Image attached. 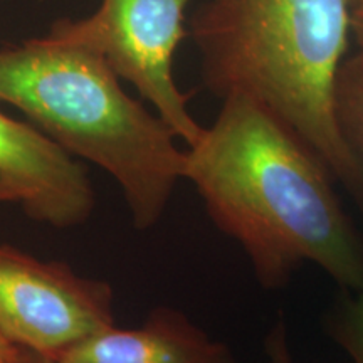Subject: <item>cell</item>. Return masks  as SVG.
Segmentation results:
<instances>
[{
    "instance_id": "1",
    "label": "cell",
    "mask_w": 363,
    "mask_h": 363,
    "mask_svg": "<svg viewBox=\"0 0 363 363\" xmlns=\"http://www.w3.org/2000/svg\"><path fill=\"white\" fill-rule=\"evenodd\" d=\"M184 180L214 224L247 254L264 288L305 262L363 291V240L316 153L251 98H222L216 121L185 152Z\"/></svg>"
},
{
    "instance_id": "6",
    "label": "cell",
    "mask_w": 363,
    "mask_h": 363,
    "mask_svg": "<svg viewBox=\"0 0 363 363\" xmlns=\"http://www.w3.org/2000/svg\"><path fill=\"white\" fill-rule=\"evenodd\" d=\"M0 177L30 219L67 229L93 214L94 190L84 167L34 125L2 111Z\"/></svg>"
},
{
    "instance_id": "14",
    "label": "cell",
    "mask_w": 363,
    "mask_h": 363,
    "mask_svg": "<svg viewBox=\"0 0 363 363\" xmlns=\"http://www.w3.org/2000/svg\"><path fill=\"white\" fill-rule=\"evenodd\" d=\"M4 202H17V194L16 190L0 177V203Z\"/></svg>"
},
{
    "instance_id": "9",
    "label": "cell",
    "mask_w": 363,
    "mask_h": 363,
    "mask_svg": "<svg viewBox=\"0 0 363 363\" xmlns=\"http://www.w3.org/2000/svg\"><path fill=\"white\" fill-rule=\"evenodd\" d=\"M345 291L328 316L326 330L353 363H363V291Z\"/></svg>"
},
{
    "instance_id": "10",
    "label": "cell",
    "mask_w": 363,
    "mask_h": 363,
    "mask_svg": "<svg viewBox=\"0 0 363 363\" xmlns=\"http://www.w3.org/2000/svg\"><path fill=\"white\" fill-rule=\"evenodd\" d=\"M266 353L269 363H294L288 342V330L283 320L272 326L266 338Z\"/></svg>"
},
{
    "instance_id": "5",
    "label": "cell",
    "mask_w": 363,
    "mask_h": 363,
    "mask_svg": "<svg viewBox=\"0 0 363 363\" xmlns=\"http://www.w3.org/2000/svg\"><path fill=\"white\" fill-rule=\"evenodd\" d=\"M113 325L106 283L0 244V333L12 345L56 360Z\"/></svg>"
},
{
    "instance_id": "11",
    "label": "cell",
    "mask_w": 363,
    "mask_h": 363,
    "mask_svg": "<svg viewBox=\"0 0 363 363\" xmlns=\"http://www.w3.org/2000/svg\"><path fill=\"white\" fill-rule=\"evenodd\" d=\"M352 39L358 49H363V0L352 4Z\"/></svg>"
},
{
    "instance_id": "2",
    "label": "cell",
    "mask_w": 363,
    "mask_h": 363,
    "mask_svg": "<svg viewBox=\"0 0 363 363\" xmlns=\"http://www.w3.org/2000/svg\"><path fill=\"white\" fill-rule=\"evenodd\" d=\"M207 88L251 98L320 157L363 211V172L335 113L350 0H207L192 19Z\"/></svg>"
},
{
    "instance_id": "4",
    "label": "cell",
    "mask_w": 363,
    "mask_h": 363,
    "mask_svg": "<svg viewBox=\"0 0 363 363\" xmlns=\"http://www.w3.org/2000/svg\"><path fill=\"white\" fill-rule=\"evenodd\" d=\"M194 0H101L93 16L59 21L51 35L99 54L118 78L128 81L177 138L189 147L201 126L189 110L190 96L177 86L175 54L187 38L185 11Z\"/></svg>"
},
{
    "instance_id": "3",
    "label": "cell",
    "mask_w": 363,
    "mask_h": 363,
    "mask_svg": "<svg viewBox=\"0 0 363 363\" xmlns=\"http://www.w3.org/2000/svg\"><path fill=\"white\" fill-rule=\"evenodd\" d=\"M0 101L69 155L108 172L136 229L162 219L184 180L185 152L157 113L126 94L99 54L51 34L0 49Z\"/></svg>"
},
{
    "instance_id": "13",
    "label": "cell",
    "mask_w": 363,
    "mask_h": 363,
    "mask_svg": "<svg viewBox=\"0 0 363 363\" xmlns=\"http://www.w3.org/2000/svg\"><path fill=\"white\" fill-rule=\"evenodd\" d=\"M16 345H12L2 333H0V363H6L9 358L16 353Z\"/></svg>"
},
{
    "instance_id": "7",
    "label": "cell",
    "mask_w": 363,
    "mask_h": 363,
    "mask_svg": "<svg viewBox=\"0 0 363 363\" xmlns=\"http://www.w3.org/2000/svg\"><path fill=\"white\" fill-rule=\"evenodd\" d=\"M54 363H235L225 343L212 340L187 316L158 308L136 328L98 331Z\"/></svg>"
},
{
    "instance_id": "12",
    "label": "cell",
    "mask_w": 363,
    "mask_h": 363,
    "mask_svg": "<svg viewBox=\"0 0 363 363\" xmlns=\"http://www.w3.org/2000/svg\"><path fill=\"white\" fill-rule=\"evenodd\" d=\"M6 363H54V360L44 355H39V353L26 350V348L17 347L16 353Z\"/></svg>"
},
{
    "instance_id": "8",
    "label": "cell",
    "mask_w": 363,
    "mask_h": 363,
    "mask_svg": "<svg viewBox=\"0 0 363 363\" xmlns=\"http://www.w3.org/2000/svg\"><path fill=\"white\" fill-rule=\"evenodd\" d=\"M335 113L345 142L363 172V49L345 57L340 66Z\"/></svg>"
},
{
    "instance_id": "15",
    "label": "cell",
    "mask_w": 363,
    "mask_h": 363,
    "mask_svg": "<svg viewBox=\"0 0 363 363\" xmlns=\"http://www.w3.org/2000/svg\"><path fill=\"white\" fill-rule=\"evenodd\" d=\"M350 2H352V4H353V2H355V0H350Z\"/></svg>"
}]
</instances>
